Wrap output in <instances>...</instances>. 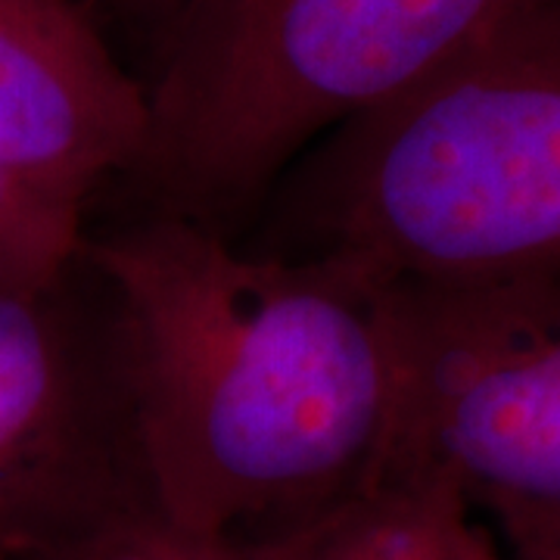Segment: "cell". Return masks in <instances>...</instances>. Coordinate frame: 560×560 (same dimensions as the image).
<instances>
[{
    "mask_svg": "<svg viewBox=\"0 0 560 560\" xmlns=\"http://www.w3.org/2000/svg\"><path fill=\"white\" fill-rule=\"evenodd\" d=\"M140 489L265 548L381 477L396 415L386 283L153 215L84 241Z\"/></svg>",
    "mask_w": 560,
    "mask_h": 560,
    "instance_id": "1",
    "label": "cell"
},
{
    "mask_svg": "<svg viewBox=\"0 0 560 560\" xmlns=\"http://www.w3.org/2000/svg\"><path fill=\"white\" fill-rule=\"evenodd\" d=\"M287 237L381 283L560 280V0L290 165Z\"/></svg>",
    "mask_w": 560,
    "mask_h": 560,
    "instance_id": "2",
    "label": "cell"
},
{
    "mask_svg": "<svg viewBox=\"0 0 560 560\" xmlns=\"http://www.w3.org/2000/svg\"><path fill=\"white\" fill-rule=\"evenodd\" d=\"M536 0H200L153 50L128 178L228 234L346 121L436 75Z\"/></svg>",
    "mask_w": 560,
    "mask_h": 560,
    "instance_id": "3",
    "label": "cell"
},
{
    "mask_svg": "<svg viewBox=\"0 0 560 560\" xmlns=\"http://www.w3.org/2000/svg\"><path fill=\"white\" fill-rule=\"evenodd\" d=\"M381 474L448 486L514 560H560V280L386 283Z\"/></svg>",
    "mask_w": 560,
    "mask_h": 560,
    "instance_id": "4",
    "label": "cell"
},
{
    "mask_svg": "<svg viewBox=\"0 0 560 560\" xmlns=\"http://www.w3.org/2000/svg\"><path fill=\"white\" fill-rule=\"evenodd\" d=\"M81 265L47 283H0V560L138 492L103 308Z\"/></svg>",
    "mask_w": 560,
    "mask_h": 560,
    "instance_id": "5",
    "label": "cell"
},
{
    "mask_svg": "<svg viewBox=\"0 0 560 560\" xmlns=\"http://www.w3.org/2000/svg\"><path fill=\"white\" fill-rule=\"evenodd\" d=\"M150 131L135 79L84 0H0V168L84 212Z\"/></svg>",
    "mask_w": 560,
    "mask_h": 560,
    "instance_id": "6",
    "label": "cell"
},
{
    "mask_svg": "<svg viewBox=\"0 0 560 560\" xmlns=\"http://www.w3.org/2000/svg\"><path fill=\"white\" fill-rule=\"evenodd\" d=\"M256 551L265 560H492L495 539L440 480L381 474L324 517Z\"/></svg>",
    "mask_w": 560,
    "mask_h": 560,
    "instance_id": "7",
    "label": "cell"
},
{
    "mask_svg": "<svg viewBox=\"0 0 560 560\" xmlns=\"http://www.w3.org/2000/svg\"><path fill=\"white\" fill-rule=\"evenodd\" d=\"M16 560H265L256 548L190 529L147 492H128Z\"/></svg>",
    "mask_w": 560,
    "mask_h": 560,
    "instance_id": "8",
    "label": "cell"
},
{
    "mask_svg": "<svg viewBox=\"0 0 560 560\" xmlns=\"http://www.w3.org/2000/svg\"><path fill=\"white\" fill-rule=\"evenodd\" d=\"M84 241V212L0 168V283H47L72 275Z\"/></svg>",
    "mask_w": 560,
    "mask_h": 560,
    "instance_id": "9",
    "label": "cell"
},
{
    "mask_svg": "<svg viewBox=\"0 0 560 560\" xmlns=\"http://www.w3.org/2000/svg\"><path fill=\"white\" fill-rule=\"evenodd\" d=\"M121 20L140 28L150 38V50L160 47V40L184 20L187 10H194L200 0H106Z\"/></svg>",
    "mask_w": 560,
    "mask_h": 560,
    "instance_id": "10",
    "label": "cell"
},
{
    "mask_svg": "<svg viewBox=\"0 0 560 560\" xmlns=\"http://www.w3.org/2000/svg\"><path fill=\"white\" fill-rule=\"evenodd\" d=\"M492 560H514V558H508V555H504V551H501L499 545H495V555H492Z\"/></svg>",
    "mask_w": 560,
    "mask_h": 560,
    "instance_id": "11",
    "label": "cell"
}]
</instances>
